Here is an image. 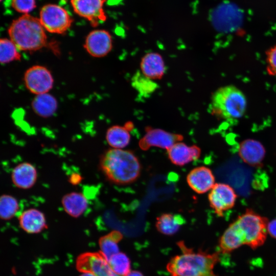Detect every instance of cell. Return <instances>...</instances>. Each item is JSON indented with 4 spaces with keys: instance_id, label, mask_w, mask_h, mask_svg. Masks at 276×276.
<instances>
[{
    "instance_id": "cell-1",
    "label": "cell",
    "mask_w": 276,
    "mask_h": 276,
    "mask_svg": "<svg viewBox=\"0 0 276 276\" xmlns=\"http://www.w3.org/2000/svg\"><path fill=\"white\" fill-rule=\"evenodd\" d=\"M99 168L109 181L119 185L134 182L142 170L140 162L132 151L116 148L107 150L102 154Z\"/></svg>"
},
{
    "instance_id": "cell-2",
    "label": "cell",
    "mask_w": 276,
    "mask_h": 276,
    "mask_svg": "<svg viewBox=\"0 0 276 276\" xmlns=\"http://www.w3.org/2000/svg\"><path fill=\"white\" fill-rule=\"evenodd\" d=\"M178 245L181 253L172 258L167 266L171 276H217L213 268L219 260L218 253L195 251L182 242Z\"/></svg>"
},
{
    "instance_id": "cell-3",
    "label": "cell",
    "mask_w": 276,
    "mask_h": 276,
    "mask_svg": "<svg viewBox=\"0 0 276 276\" xmlns=\"http://www.w3.org/2000/svg\"><path fill=\"white\" fill-rule=\"evenodd\" d=\"M8 32L10 39L19 51H35L47 44L45 29L39 19L29 14L14 20Z\"/></svg>"
},
{
    "instance_id": "cell-4",
    "label": "cell",
    "mask_w": 276,
    "mask_h": 276,
    "mask_svg": "<svg viewBox=\"0 0 276 276\" xmlns=\"http://www.w3.org/2000/svg\"><path fill=\"white\" fill-rule=\"evenodd\" d=\"M247 105L243 93L234 85L218 88L211 98L210 109L212 114L224 120L237 119L244 114Z\"/></svg>"
},
{
    "instance_id": "cell-5",
    "label": "cell",
    "mask_w": 276,
    "mask_h": 276,
    "mask_svg": "<svg viewBox=\"0 0 276 276\" xmlns=\"http://www.w3.org/2000/svg\"><path fill=\"white\" fill-rule=\"evenodd\" d=\"M244 240V244L252 249L262 246L267 236L268 219L247 209L235 221Z\"/></svg>"
},
{
    "instance_id": "cell-6",
    "label": "cell",
    "mask_w": 276,
    "mask_h": 276,
    "mask_svg": "<svg viewBox=\"0 0 276 276\" xmlns=\"http://www.w3.org/2000/svg\"><path fill=\"white\" fill-rule=\"evenodd\" d=\"M45 30L51 33L62 34L71 27L73 19L62 7L49 4L40 10L39 18Z\"/></svg>"
},
{
    "instance_id": "cell-7",
    "label": "cell",
    "mask_w": 276,
    "mask_h": 276,
    "mask_svg": "<svg viewBox=\"0 0 276 276\" xmlns=\"http://www.w3.org/2000/svg\"><path fill=\"white\" fill-rule=\"evenodd\" d=\"M24 80L26 88L36 95L48 93L54 84L51 72L39 65L29 68L25 73Z\"/></svg>"
},
{
    "instance_id": "cell-8",
    "label": "cell",
    "mask_w": 276,
    "mask_h": 276,
    "mask_svg": "<svg viewBox=\"0 0 276 276\" xmlns=\"http://www.w3.org/2000/svg\"><path fill=\"white\" fill-rule=\"evenodd\" d=\"M237 197L234 189L223 183H216L208 195L210 206L220 217L223 216L224 212L234 207Z\"/></svg>"
},
{
    "instance_id": "cell-9",
    "label": "cell",
    "mask_w": 276,
    "mask_h": 276,
    "mask_svg": "<svg viewBox=\"0 0 276 276\" xmlns=\"http://www.w3.org/2000/svg\"><path fill=\"white\" fill-rule=\"evenodd\" d=\"M183 139V136L180 134L171 133L159 128L147 127L146 133L140 140L139 144L143 150H147L151 147L168 150Z\"/></svg>"
},
{
    "instance_id": "cell-10",
    "label": "cell",
    "mask_w": 276,
    "mask_h": 276,
    "mask_svg": "<svg viewBox=\"0 0 276 276\" xmlns=\"http://www.w3.org/2000/svg\"><path fill=\"white\" fill-rule=\"evenodd\" d=\"M106 0H71L74 11L88 20L91 26L96 27L106 19L104 10Z\"/></svg>"
},
{
    "instance_id": "cell-11",
    "label": "cell",
    "mask_w": 276,
    "mask_h": 276,
    "mask_svg": "<svg viewBox=\"0 0 276 276\" xmlns=\"http://www.w3.org/2000/svg\"><path fill=\"white\" fill-rule=\"evenodd\" d=\"M77 265L79 271L91 272L96 276H120L111 269L108 261L101 252L82 254Z\"/></svg>"
},
{
    "instance_id": "cell-12",
    "label": "cell",
    "mask_w": 276,
    "mask_h": 276,
    "mask_svg": "<svg viewBox=\"0 0 276 276\" xmlns=\"http://www.w3.org/2000/svg\"><path fill=\"white\" fill-rule=\"evenodd\" d=\"M84 48L91 56L97 58L106 56L112 48V39L105 30H94L86 37Z\"/></svg>"
},
{
    "instance_id": "cell-13",
    "label": "cell",
    "mask_w": 276,
    "mask_h": 276,
    "mask_svg": "<svg viewBox=\"0 0 276 276\" xmlns=\"http://www.w3.org/2000/svg\"><path fill=\"white\" fill-rule=\"evenodd\" d=\"M187 181L189 187L198 194L210 191L216 183L212 171L204 166L197 167L190 171Z\"/></svg>"
},
{
    "instance_id": "cell-14",
    "label": "cell",
    "mask_w": 276,
    "mask_h": 276,
    "mask_svg": "<svg viewBox=\"0 0 276 276\" xmlns=\"http://www.w3.org/2000/svg\"><path fill=\"white\" fill-rule=\"evenodd\" d=\"M265 153L263 145L255 140H245L241 142L239 146L240 157L244 162L252 167L262 166Z\"/></svg>"
},
{
    "instance_id": "cell-15",
    "label": "cell",
    "mask_w": 276,
    "mask_h": 276,
    "mask_svg": "<svg viewBox=\"0 0 276 276\" xmlns=\"http://www.w3.org/2000/svg\"><path fill=\"white\" fill-rule=\"evenodd\" d=\"M167 153L172 164L182 166L198 159L201 155V149L197 145L189 146L184 143L179 142L168 149Z\"/></svg>"
},
{
    "instance_id": "cell-16",
    "label": "cell",
    "mask_w": 276,
    "mask_h": 276,
    "mask_svg": "<svg viewBox=\"0 0 276 276\" xmlns=\"http://www.w3.org/2000/svg\"><path fill=\"white\" fill-rule=\"evenodd\" d=\"M37 171L35 167L29 162L18 164L13 169L11 180L17 188L27 190L32 188L37 179Z\"/></svg>"
},
{
    "instance_id": "cell-17",
    "label": "cell",
    "mask_w": 276,
    "mask_h": 276,
    "mask_svg": "<svg viewBox=\"0 0 276 276\" xmlns=\"http://www.w3.org/2000/svg\"><path fill=\"white\" fill-rule=\"evenodd\" d=\"M140 68L143 74L153 80L162 79L166 71L163 58L156 52L145 54L141 60Z\"/></svg>"
},
{
    "instance_id": "cell-18",
    "label": "cell",
    "mask_w": 276,
    "mask_h": 276,
    "mask_svg": "<svg viewBox=\"0 0 276 276\" xmlns=\"http://www.w3.org/2000/svg\"><path fill=\"white\" fill-rule=\"evenodd\" d=\"M18 221L20 227L30 234L40 233L47 226L44 214L35 208L23 211L18 217Z\"/></svg>"
},
{
    "instance_id": "cell-19",
    "label": "cell",
    "mask_w": 276,
    "mask_h": 276,
    "mask_svg": "<svg viewBox=\"0 0 276 276\" xmlns=\"http://www.w3.org/2000/svg\"><path fill=\"white\" fill-rule=\"evenodd\" d=\"M61 204L64 211L68 215L78 218L86 210L88 201L83 193L72 192L65 194L62 197Z\"/></svg>"
},
{
    "instance_id": "cell-20",
    "label": "cell",
    "mask_w": 276,
    "mask_h": 276,
    "mask_svg": "<svg viewBox=\"0 0 276 276\" xmlns=\"http://www.w3.org/2000/svg\"><path fill=\"white\" fill-rule=\"evenodd\" d=\"M244 244L243 237L234 221L229 224L219 240V247L223 253H229Z\"/></svg>"
},
{
    "instance_id": "cell-21",
    "label": "cell",
    "mask_w": 276,
    "mask_h": 276,
    "mask_svg": "<svg viewBox=\"0 0 276 276\" xmlns=\"http://www.w3.org/2000/svg\"><path fill=\"white\" fill-rule=\"evenodd\" d=\"M57 107L56 99L48 93L36 95L32 102L34 112L43 118L52 116L56 111Z\"/></svg>"
},
{
    "instance_id": "cell-22",
    "label": "cell",
    "mask_w": 276,
    "mask_h": 276,
    "mask_svg": "<svg viewBox=\"0 0 276 276\" xmlns=\"http://www.w3.org/2000/svg\"><path fill=\"white\" fill-rule=\"evenodd\" d=\"M185 223V218L179 214L164 213L156 218L155 226L158 232L166 235H172Z\"/></svg>"
},
{
    "instance_id": "cell-23",
    "label": "cell",
    "mask_w": 276,
    "mask_h": 276,
    "mask_svg": "<svg viewBox=\"0 0 276 276\" xmlns=\"http://www.w3.org/2000/svg\"><path fill=\"white\" fill-rule=\"evenodd\" d=\"M129 130L125 126L113 125L109 127L106 133V140L112 148L122 149L130 143Z\"/></svg>"
},
{
    "instance_id": "cell-24",
    "label": "cell",
    "mask_w": 276,
    "mask_h": 276,
    "mask_svg": "<svg viewBox=\"0 0 276 276\" xmlns=\"http://www.w3.org/2000/svg\"><path fill=\"white\" fill-rule=\"evenodd\" d=\"M122 238L123 235L121 232L113 231L100 239L99 243L101 253L107 261L112 256L119 252L118 243Z\"/></svg>"
},
{
    "instance_id": "cell-25",
    "label": "cell",
    "mask_w": 276,
    "mask_h": 276,
    "mask_svg": "<svg viewBox=\"0 0 276 276\" xmlns=\"http://www.w3.org/2000/svg\"><path fill=\"white\" fill-rule=\"evenodd\" d=\"M131 85L141 96L147 97L158 88L155 80H152L142 73L136 72L131 78Z\"/></svg>"
},
{
    "instance_id": "cell-26",
    "label": "cell",
    "mask_w": 276,
    "mask_h": 276,
    "mask_svg": "<svg viewBox=\"0 0 276 276\" xmlns=\"http://www.w3.org/2000/svg\"><path fill=\"white\" fill-rule=\"evenodd\" d=\"M0 51V61L2 64L19 60L21 58L19 50L10 39H1Z\"/></svg>"
},
{
    "instance_id": "cell-27",
    "label": "cell",
    "mask_w": 276,
    "mask_h": 276,
    "mask_svg": "<svg viewBox=\"0 0 276 276\" xmlns=\"http://www.w3.org/2000/svg\"><path fill=\"white\" fill-rule=\"evenodd\" d=\"M18 200L9 194H3L0 197V217L4 220H8L15 216L19 210Z\"/></svg>"
},
{
    "instance_id": "cell-28",
    "label": "cell",
    "mask_w": 276,
    "mask_h": 276,
    "mask_svg": "<svg viewBox=\"0 0 276 276\" xmlns=\"http://www.w3.org/2000/svg\"><path fill=\"white\" fill-rule=\"evenodd\" d=\"M111 269L120 276H125L130 271V261L124 253L118 252L108 261Z\"/></svg>"
},
{
    "instance_id": "cell-29",
    "label": "cell",
    "mask_w": 276,
    "mask_h": 276,
    "mask_svg": "<svg viewBox=\"0 0 276 276\" xmlns=\"http://www.w3.org/2000/svg\"><path fill=\"white\" fill-rule=\"evenodd\" d=\"M11 6L16 11L29 14L36 7L35 0H11Z\"/></svg>"
},
{
    "instance_id": "cell-30",
    "label": "cell",
    "mask_w": 276,
    "mask_h": 276,
    "mask_svg": "<svg viewBox=\"0 0 276 276\" xmlns=\"http://www.w3.org/2000/svg\"><path fill=\"white\" fill-rule=\"evenodd\" d=\"M266 70L270 76H276V44L266 52Z\"/></svg>"
},
{
    "instance_id": "cell-31",
    "label": "cell",
    "mask_w": 276,
    "mask_h": 276,
    "mask_svg": "<svg viewBox=\"0 0 276 276\" xmlns=\"http://www.w3.org/2000/svg\"><path fill=\"white\" fill-rule=\"evenodd\" d=\"M82 175L78 173L71 174L68 178V182L72 185L76 186L79 184L82 180Z\"/></svg>"
},
{
    "instance_id": "cell-32",
    "label": "cell",
    "mask_w": 276,
    "mask_h": 276,
    "mask_svg": "<svg viewBox=\"0 0 276 276\" xmlns=\"http://www.w3.org/2000/svg\"><path fill=\"white\" fill-rule=\"evenodd\" d=\"M267 232L272 238L276 239V219L268 222Z\"/></svg>"
},
{
    "instance_id": "cell-33",
    "label": "cell",
    "mask_w": 276,
    "mask_h": 276,
    "mask_svg": "<svg viewBox=\"0 0 276 276\" xmlns=\"http://www.w3.org/2000/svg\"><path fill=\"white\" fill-rule=\"evenodd\" d=\"M125 276H144L142 273L137 271H130Z\"/></svg>"
},
{
    "instance_id": "cell-34",
    "label": "cell",
    "mask_w": 276,
    "mask_h": 276,
    "mask_svg": "<svg viewBox=\"0 0 276 276\" xmlns=\"http://www.w3.org/2000/svg\"><path fill=\"white\" fill-rule=\"evenodd\" d=\"M80 276H96V275L91 272H83V273L81 275H80Z\"/></svg>"
},
{
    "instance_id": "cell-35",
    "label": "cell",
    "mask_w": 276,
    "mask_h": 276,
    "mask_svg": "<svg viewBox=\"0 0 276 276\" xmlns=\"http://www.w3.org/2000/svg\"><path fill=\"white\" fill-rule=\"evenodd\" d=\"M1 1H2V0H1Z\"/></svg>"
}]
</instances>
